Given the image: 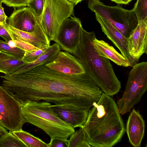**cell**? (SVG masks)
I'll return each instance as SVG.
<instances>
[{
  "label": "cell",
  "instance_id": "52a82bcc",
  "mask_svg": "<svg viewBox=\"0 0 147 147\" xmlns=\"http://www.w3.org/2000/svg\"><path fill=\"white\" fill-rule=\"evenodd\" d=\"M88 7L92 11L108 20L126 38L129 36L138 24L132 9H124L120 5L107 6L99 0H89Z\"/></svg>",
  "mask_w": 147,
  "mask_h": 147
},
{
  "label": "cell",
  "instance_id": "7c38bea8",
  "mask_svg": "<svg viewBox=\"0 0 147 147\" xmlns=\"http://www.w3.org/2000/svg\"><path fill=\"white\" fill-rule=\"evenodd\" d=\"M128 48L131 56L138 62L144 54H147V19L138 23L127 38Z\"/></svg>",
  "mask_w": 147,
  "mask_h": 147
},
{
  "label": "cell",
  "instance_id": "836d02e7",
  "mask_svg": "<svg viewBox=\"0 0 147 147\" xmlns=\"http://www.w3.org/2000/svg\"><path fill=\"white\" fill-rule=\"evenodd\" d=\"M132 0H111L112 1L118 4H127Z\"/></svg>",
  "mask_w": 147,
  "mask_h": 147
},
{
  "label": "cell",
  "instance_id": "ffe728a7",
  "mask_svg": "<svg viewBox=\"0 0 147 147\" xmlns=\"http://www.w3.org/2000/svg\"><path fill=\"white\" fill-rule=\"evenodd\" d=\"M11 133L27 147H49V143H45L40 138L22 129Z\"/></svg>",
  "mask_w": 147,
  "mask_h": 147
},
{
  "label": "cell",
  "instance_id": "8992f818",
  "mask_svg": "<svg viewBox=\"0 0 147 147\" xmlns=\"http://www.w3.org/2000/svg\"><path fill=\"white\" fill-rule=\"evenodd\" d=\"M74 5L68 0H44L38 23L50 41H53L64 21L74 16Z\"/></svg>",
  "mask_w": 147,
  "mask_h": 147
},
{
  "label": "cell",
  "instance_id": "2e32d148",
  "mask_svg": "<svg viewBox=\"0 0 147 147\" xmlns=\"http://www.w3.org/2000/svg\"><path fill=\"white\" fill-rule=\"evenodd\" d=\"M144 121L139 111L133 109L128 117L125 131L129 141L135 147L141 146L144 134Z\"/></svg>",
  "mask_w": 147,
  "mask_h": 147
},
{
  "label": "cell",
  "instance_id": "f546056e",
  "mask_svg": "<svg viewBox=\"0 0 147 147\" xmlns=\"http://www.w3.org/2000/svg\"><path fill=\"white\" fill-rule=\"evenodd\" d=\"M0 36L7 43L9 41L12 40L11 38L9 33L1 25H0Z\"/></svg>",
  "mask_w": 147,
  "mask_h": 147
},
{
  "label": "cell",
  "instance_id": "e0dca14e",
  "mask_svg": "<svg viewBox=\"0 0 147 147\" xmlns=\"http://www.w3.org/2000/svg\"><path fill=\"white\" fill-rule=\"evenodd\" d=\"M93 44L98 55L111 60L117 65L125 67L131 66L125 58L119 53L113 47L102 40H99L95 37Z\"/></svg>",
  "mask_w": 147,
  "mask_h": 147
},
{
  "label": "cell",
  "instance_id": "5bb4252c",
  "mask_svg": "<svg viewBox=\"0 0 147 147\" xmlns=\"http://www.w3.org/2000/svg\"><path fill=\"white\" fill-rule=\"evenodd\" d=\"M53 111L62 120L74 128L83 127L88 111L75 106L66 105H51Z\"/></svg>",
  "mask_w": 147,
  "mask_h": 147
},
{
  "label": "cell",
  "instance_id": "cb8c5ba5",
  "mask_svg": "<svg viewBox=\"0 0 147 147\" xmlns=\"http://www.w3.org/2000/svg\"><path fill=\"white\" fill-rule=\"evenodd\" d=\"M0 51L22 59L26 52L25 51L19 48L11 47L8 43L1 40Z\"/></svg>",
  "mask_w": 147,
  "mask_h": 147
},
{
  "label": "cell",
  "instance_id": "e575fe53",
  "mask_svg": "<svg viewBox=\"0 0 147 147\" xmlns=\"http://www.w3.org/2000/svg\"><path fill=\"white\" fill-rule=\"evenodd\" d=\"M73 3L74 5H76L78 3L81 2L82 0H68Z\"/></svg>",
  "mask_w": 147,
  "mask_h": 147
},
{
  "label": "cell",
  "instance_id": "7402d4cb",
  "mask_svg": "<svg viewBox=\"0 0 147 147\" xmlns=\"http://www.w3.org/2000/svg\"><path fill=\"white\" fill-rule=\"evenodd\" d=\"M0 147H27L10 131L8 134L0 139Z\"/></svg>",
  "mask_w": 147,
  "mask_h": 147
},
{
  "label": "cell",
  "instance_id": "1f68e13d",
  "mask_svg": "<svg viewBox=\"0 0 147 147\" xmlns=\"http://www.w3.org/2000/svg\"><path fill=\"white\" fill-rule=\"evenodd\" d=\"M8 133L6 129L0 124V139Z\"/></svg>",
  "mask_w": 147,
  "mask_h": 147
},
{
  "label": "cell",
  "instance_id": "8d00e7d4",
  "mask_svg": "<svg viewBox=\"0 0 147 147\" xmlns=\"http://www.w3.org/2000/svg\"><path fill=\"white\" fill-rule=\"evenodd\" d=\"M1 25L0 23V25Z\"/></svg>",
  "mask_w": 147,
  "mask_h": 147
},
{
  "label": "cell",
  "instance_id": "74e56055",
  "mask_svg": "<svg viewBox=\"0 0 147 147\" xmlns=\"http://www.w3.org/2000/svg\"><path fill=\"white\" fill-rule=\"evenodd\" d=\"M99 0L100 1V0Z\"/></svg>",
  "mask_w": 147,
  "mask_h": 147
},
{
  "label": "cell",
  "instance_id": "9c48e42d",
  "mask_svg": "<svg viewBox=\"0 0 147 147\" xmlns=\"http://www.w3.org/2000/svg\"><path fill=\"white\" fill-rule=\"evenodd\" d=\"M82 27L79 18L71 16L63 22L53 41L63 50L72 54L78 45Z\"/></svg>",
  "mask_w": 147,
  "mask_h": 147
},
{
  "label": "cell",
  "instance_id": "277c9868",
  "mask_svg": "<svg viewBox=\"0 0 147 147\" xmlns=\"http://www.w3.org/2000/svg\"><path fill=\"white\" fill-rule=\"evenodd\" d=\"M26 123L41 129L50 137L68 139L74 128L62 120L52 109L50 102L27 100L20 102Z\"/></svg>",
  "mask_w": 147,
  "mask_h": 147
},
{
  "label": "cell",
  "instance_id": "d4e9b609",
  "mask_svg": "<svg viewBox=\"0 0 147 147\" xmlns=\"http://www.w3.org/2000/svg\"><path fill=\"white\" fill-rule=\"evenodd\" d=\"M48 47L38 49L30 52H26L22 59L27 63L32 62L44 53Z\"/></svg>",
  "mask_w": 147,
  "mask_h": 147
},
{
  "label": "cell",
  "instance_id": "d6986e66",
  "mask_svg": "<svg viewBox=\"0 0 147 147\" xmlns=\"http://www.w3.org/2000/svg\"><path fill=\"white\" fill-rule=\"evenodd\" d=\"M27 63L22 59L15 57L0 59V72L12 74Z\"/></svg>",
  "mask_w": 147,
  "mask_h": 147
},
{
  "label": "cell",
  "instance_id": "603a6c76",
  "mask_svg": "<svg viewBox=\"0 0 147 147\" xmlns=\"http://www.w3.org/2000/svg\"><path fill=\"white\" fill-rule=\"evenodd\" d=\"M132 10L137 18L138 23L147 19V0H137Z\"/></svg>",
  "mask_w": 147,
  "mask_h": 147
},
{
  "label": "cell",
  "instance_id": "4fadbf2b",
  "mask_svg": "<svg viewBox=\"0 0 147 147\" xmlns=\"http://www.w3.org/2000/svg\"><path fill=\"white\" fill-rule=\"evenodd\" d=\"M45 65L56 71L67 74L77 75L85 73L75 57L67 52L59 51L52 61Z\"/></svg>",
  "mask_w": 147,
  "mask_h": 147
},
{
  "label": "cell",
  "instance_id": "83f0119b",
  "mask_svg": "<svg viewBox=\"0 0 147 147\" xmlns=\"http://www.w3.org/2000/svg\"><path fill=\"white\" fill-rule=\"evenodd\" d=\"M49 147H68L67 139L55 138L51 139Z\"/></svg>",
  "mask_w": 147,
  "mask_h": 147
},
{
  "label": "cell",
  "instance_id": "d6a6232c",
  "mask_svg": "<svg viewBox=\"0 0 147 147\" xmlns=\"http://www.w3.org/2000/svg\"><path fill=\"white\" fill-rule=\"evenodd\" d=\"M13 57L15 56L0 51V59H7Z\"/></svg>",
  "mask_w": 147,
  "mask_h": 147
},
{
  "label": "cell",
  "instance_id": "7a4b0ae2",
  "mask_svg": "<svg viewBox=\"0 0 147 147\" xmlns=\"http://www.w3.org/2000/svg\"><path fill=\"white\" fill-rule=\"evenodd\" d=\"M83 128L91 147H111L125 132V125L114 99L102 93L88 111Z\"/></svg>",
  "mask_w": 147,
  "mask_h": 147
},
{
  "label": "cell",
  "instance_id": "f1b7e54d",
  "mask_svg": "<svg viewBox=\"0 0 147 147\" xmlns=\"http://www.w3.org/2000/svg\"><path fill=\"white\" fill-rule=\"evenodd\" d=\"M2 2L9 7H19L27 6L30 0H2Z\"/></svg>",
  "mask_w": 147,
  "mask_h": 147
},
{
  "label": "cell",
  "instance_id": "44dd1931",
  "mask_svg": "<svg viewBox=\"0 0 147 147\" xmlns=\"http://www.w3.org/2000/svg\"><path fill=\"white\" fill-rule=\"evenodd\" d=\"M67 140L68 147H91L88 143L86 135L83 127L72 133Z\"/></svg>",
  "mask_w": 147,
  "mask_h": 147
},
{
  "label": "cell",
  "instance_id": "8fae6325",
  "mask_svg": "<svg viewBox=\"0 0 147 147\" xmlns=\"http://www.w3.org/2000/svg\"><path fill=\"white\" fill-rule=\"evenodd\" d=\"M1 25L10 35L12 41L19 39L40 49L50 46V41L44 33L39 23L34 30L31 32L22 31L12 27L5 22Z\"/></svg>",
  "mask_w": 147,
  "mask_h": 147
},
{
  "label": "cell",
  "instance_id": "5b68a950",
  "mask_svg": "<svg viewBox=\"0 0 147 147\" xmlns=\"http://www.w3.org/2000/svg\"><path fill=\"white\" fill-rule=\"evenodd\" d=\"M147 89V62L136 63L129 74L125 90L117 102L120 114L130 112L140 102Z\"/></svg>",
  "mask_w": 147,
  "mask_h": 147
},
{
  "label": "cell",
  "instance_id": "9a60e30c",
  "mask_svg": "<svg viewBox=\"0 0 147 147\" xmlns=\"http://www.w3.org/2000/svg\"><path fill=\"white\" fill-rule=\"evenodd\" d=\"M38 23V18L29 7L14 10L8 18V24L17 29L31 32Z\"/></svg>",
  "mask_w": 147,
  "mask_h": 147
},
{
  "label": "cell",
  "instance_id": "30bf717a",
  "mask_svg": "<svg viewBox=\"0 0 147 147\" xmlns=\"http://www.w3.org/2000/svg\"><path fill=\"white\" fill-rule=\"evenodd\" d=\"M95 14L96 20L100 24L102 31L120 50L121 55L129 63L131 67L137 63L138 62L129 53L127 38L124 36L107 20L96 13Z\"/></svg>",
  "mask_w": 147,
  "mask_h": 147
},
{
  "label": "cell",
  "instance_id": "ba28073f",
  "mask_svg": "<svg viewBox=\"0 0 147 147\" xmlns=\"http://www.w3.org/2000/svg\"><path fill=\"white\" fill-rule=\"evenodd\" d=\"M25 123L20 103L0 86V124L13 132L22 129Z\"/></svg>",
  "mask_w": 147,
  "mask_h": 147
},
{
  "label": "cell",
  "instance_id": "6da1fadb",
  "mask_svg": "<svg viewBox=\"0 0 147 147\" xmlns=\"http://www.w3.org/2000/svg\"><path fill=\"white\" fill-rule=\"evenodd\" d=\"M3 78V87L20 102L42 100L88 111L102 93L86 73L67 74L56 71L45 65L18 75L5 74Z\"/></svg>",
  "mask_w": 147,
  "mask_h": 147
},
{
  "label": "cell",
  "instance_id": "484cf974",
  "mask_svg": "<svg viewBox=\"0 0 147 147\" xmlns=\"http://www.w3.org/2000/svg\"><path fill=\"white\" fill-rule=\"evenodd\" d=\"M44 5V0H30L27 6L38 19L42 14Z\"/></svg>",
  "mask_w": 147,
  "mask_h": 147
},
{
  "label": "cell",
  "instance_id": "d590c367",
  "mask_svg": "<svg viewBox=\"0 0 147 147\" xmlns=\"http://www.w3.org/2000/svg\"><path fill=\"white\" fill-rule=\"evenodd\" d=\"M2 0H0V6L2 5Z\"/></svg>",
  "mask_w": 147,
  "mask_h": 147
},
{
  "label": "cell",
  "instance_id": "ac0fdd59",
  "mask_svg": "<svg viewBox=\"0 0 147 147\" xmlns=\"http://www.w3.org/2000/svg\"><path fill=\"white\" fill-rule=\"evenodd\" d=\"M60 51V46L57 43L50 46L45 52L34 61L27 63L13 75H18L26 73L38 66L45 65L52 61Z\"/></svg>",
  "mask_w": 147,
  "mask_h": 147
},
{
  "label": "cell",
  "instance_id": "4316f807",
  "mask_svg": "<svg viewBox=\"0 0 147 147\" xmlns=\"http://www.w3.org/2000/svg\"><path fill=\"white\" fill-rule=\"evenodd\" d=\"M13 41L14 42L16 47L19 48L26 52H30L38 49L30 44L19 39Z\"/></svg>",
  "mask_w": 147,
  "mask_h": 147
},
{
  "label": "cell",
  "instance_id": "4dcf8cb0",
  "mask_svg": "<svg viewBox=\"0 0 147 147\" xmlns=\"http://www.w3.org/2000/svg\"><path fill=\"white\" fill-rule=\"evenodd\" d=\"M7 17L5 15L4 11L2 5L0 6V23L2 24V23L6 22Z\"/></svg>",
  "mask_w": 147,
  "mask_h": 147
},
{
  "label": "cell",
  "instance_id": "3957f363",
  "mask_svg": "<svg viewBox=\"0 0 147 147\" xmlns=\"http://www.w3.org/2000/svg\"><path fill=\"white\" fill-rule=\"evenodd\" d=\"M95 37L94 32H87L82 27L78 45L72 54L104 93L111 96L119 92L121 82L109 59L99 55L94 48L93 41Z\"/></svg>",
  "mask_w": 147,
  "mask_h": 147
}]
</instances>
